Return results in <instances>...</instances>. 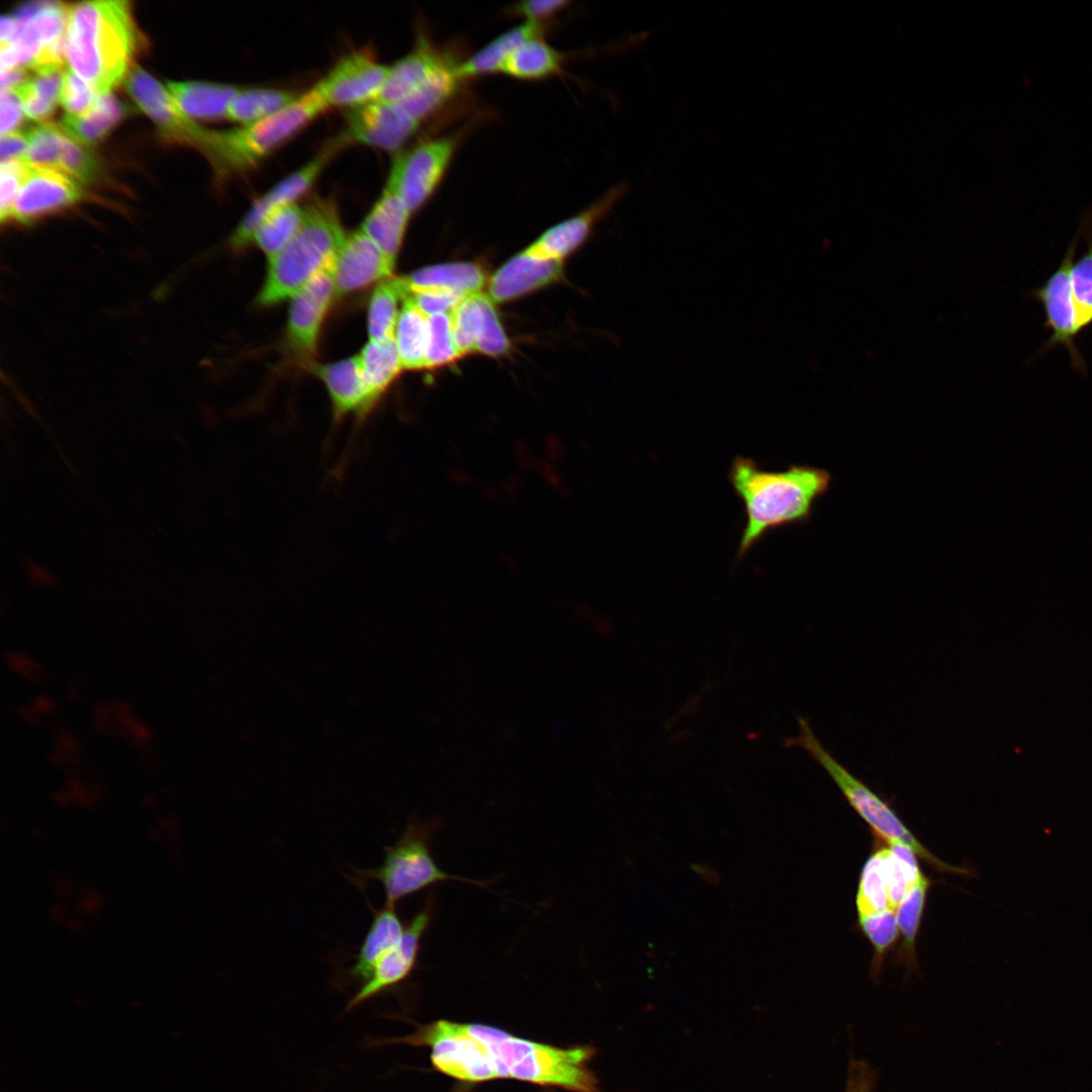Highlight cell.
<instances>
[{"label":"cell","mask_w":1092,"mask_h":1092,"mask_svg":"<svg viewBox=\"0 0 1092 1092\" xmlns=\"http://www.w3.org/2000/svg\"><path fill=\"white\" fill-rule=\"evenodd\" d=\"M388 72L389 66L367 52H353L340 59L314 88L328 108L352 109L378 99Z\"/></svg>","instance_id":"cell-12"},{"label":"cell","mask_w":1092,"mask_h":1092,"mask_svg":"<svg viewBox=\"0 0 1092 1092\" xmlns=\"http://www.w3.org/2000/svg\"><path fill=\"white\" fill-rule=\"evenodd\" d=\"M25 174L21 160L1 163L0 168V218L8 219L13 202L19 192Z\"/></svg>","instance_id":"cell-46"},{"label":"cell","mask_w":1092,"mask_h":1092,"mask_svg":"<svg viewBox=\"0 0 1092 1092\" xmlns=\"http://www.w3.org/2000/svg\"><path fill=\"white\" fill-rule=\"evenodd\" d=\"M856 909L859 916L879 913L890 908L888 884L879 851L864 863L861 871Z\"/></svg>","instance_id":"cell-36"},{"label":"cell","mask_w":1092,"mask_h":1092,"mask_svg":"<svg viewBox=\"0 0 1092 1092\" xmlns=\"http://www.w3.org/2000/svg\"><path fill=\"white\" fill-rule=\"evenodd\" d=\"M459 63L451 55L438 49L426 35L420 34L414 49L389 66L388 76L378 99L400 103L439 73Z\"/></svg>","instance_id":"cell-19"},{"label":"cell","mask_w":1092,"mask_h":1092,"mask_svg":"<svg viewBox=\"0 0 1092 1092\" xmlns=\"http://www.w3.org/2000/svg\"><path fill=\"white\" fill-rule=\"evenodd\" d=\"M59 170L74 179L88 182L97 175L95 158L66 133Z\"/></svg>","instance_id":"cell-44"},{"label":"cell","mask_w":1092,"mask_h":1092,"mask_svg":"<svg viewBox=\"0 0 1092 1092\" xmlns=\"http://www.w3.org/2000/svg\"><path fill=\"white\" fill-rule=\"evenodd\" d=\"M334 293V268H330L318 273L293 296L287 343L297 358L306 360L314 353L321 326Z\"/></svg>","instance_id":"cell-16"},{"label":"cell","mask_w":1092,"mask_h":1092,"mask_svg":"<svg viewBox=\"0 0 1092 1092\" xmlns=\"http://www.w3.org/2000/svg\"><path fill=\"white\" fill-rule=\"evenodd\" d=\"M304 213V207L296 203L284 205L267 215L252 239L270 258L280 252L297 234Z\"/></svg>","instance_id":"cell-34"},{"label":"cell","mask_w":1092,"mask_h":1092,"mask_svg":"<svg viewBox=\"0 0 1092 1092\" xmlns=\"http://www.w3.org/2000/svg\"><path fill=\"white\" fill-rule=\"evenodd\" d=\"M304 219L293 239L269 258L265 283L258 301L278 303L294 296L313 277L334 268L346 237L332 201L314 199L304 207Z\"/></svg>","instance_id":"cell-4"},{"label":"cell","mask_w":1092,"mask_h":1092,"mask_svg":"<svg viewBox=\"0 0 1092 1092\" xmlns=\"http://www.w3.org/2000/svg\"><path fill=\"white\" fill-rule=\"evenodd\" d=\"M0 112L1 135L13 132L24 113L20 99L14 92H1Z\"/></svg>","instance_id":"cell-49"},{"label":"cell","mask_w":1092,"mask_h":1092,"mask_svg":"<svg viewBox=\"0 0 1092 1092\" xmlns=\"http://www.w3.org/2000/svg\"><path fill=\"white\" fill-rule=\"evenodd\" d=\"M859 925L872 942L876 958L880 961L899 934L897 917L894 910L859 916Z\"/></svg>","instance_id":"cell-43"},{"label":"cell","mask_w":1092,"mask_h":1092,"mask_svg":"<svg viewBox=\"0 0 1092 1092\" xmlns=\"http://www.w3.org/2000/svg\"><path fill=\"white\" fill-rule=\"evenodd\" d=\"M429 345L426 368H438L460 357L453 337L450 312L428 316Z\"/></svg>","instance_id":"cell-41"},{"label":"cell","mask_w":1092,"mask_h":1092,"mask_svg":"<svg viewBox=\"0 0 1092 1092\" xmlns=\"http://www.w3.org/2000/svg\"><path fill=\"white\" fill-rule=\"evenodd\" d=\"M569 3L564 0H531L517 3L511 11L523 17L527 22L549 25L550 21L566 9Z\"/></svg>","instance_id":"cell-48"},{"label":"cell","mask_w":1092,"mask_h":1092,"mask_svg":"<svg viewBox=\"0 0 1092 1092\" xmlns=\"http://www.w3.org/2000/svg\"><path fill=\"white\" fill-rule=\"evenodd\" d=\"M411 213L401 199L385 186L360 230L395 262Z\"/></svg>","instance_id":"cell-25"},{"label":"cell","mask_w":1092,"mask_h":1092,"mask_svg":"<svg viewBox=\"0 0 1092 1092\" xmlns=\"http://www.w3.org/2000/svg\"><path fill=\"white\" fill-rule=\"evenodd\" d=\"M628 189L625 182L613 186L580 213L548 229L526 251L537 258L561 261L585 242Z\"/></svg>","instance_id":"cell-18"},{"label":"cell","mask_w":1092,"mask_h":1092,"mask_svg":"<svg viewBox=\"0 0 1092 1092\" xmlns=\"http://www.w3.org/2000/svg\"><path fill=\"white\" fill-rule=\"evenodd\" d=\"M480 302L482 320L475 352L494 357L507 354L511 345L493 306V301L489 296L480 293Z\"/></svg>","instance_id":"cell-42"},{"label":"cell","mask_w":1092,"mask_h":1092,"mask_svg":"<svg viewBox=\"0 0 1092 1092\" xmlns=\"http://www.w3.org/2000/svg\"><path fill=\"white\" fill-rule=\"evenodd\" d=\"M394 263L361 230L353 233L346 238L336 258V293L347 294L388 279Z\"/></svg>","instance_id":"cell-20"},{"label":"cell","mask_w":1092,"mask_h":1092,"mask_svg":"<svg viewBox=\"0 0 1092 1092\" xmlns=\"http://www.w3.org/2000/svg\"><path fill=\"white\" fill-rule=\"evenodd\" d=\"M138 42L127 1H83L69 8V69L98 95L109 93L122 80Z\"/></svg>","instance_id":"cell-2"},{"label":"cell","mask_w":1092,"mask_h":1092,"mask_svg":"<svg viewBox=\"0 0 1092 1092\" xmlns=\"http://www.w3.org/2000/svg\"><path fill=\"white\" fill-rule=\"evenodd\" d=\"M564 56L542 36L532 37L517 48L506 61L502 74L521 81H539L558 75Z\"/></svg>","instance_id":"cell-28"},{"label":"cell","mask_w":1092,"mask_h":1092,"mask_svg":"<svg viewBox=\"0 0 1092 1092\" xmlns=\"http://www.w3.org/2000/svg\"><path fill=\"white\" fill-rule=\"evenodd\" d=\"M300 94L274 88L239 89L225 118L248 125L263 120L293 103Z\"/></svg>","instance_id":"cell-31"},{"label":"cell","mask_w":1092,"mask_h":1092,"mask_svg":"<svg viewBox=\"0 0 1092 1092\" xmlns=\"http://www.w3.org/2000/svg\"><path fill=\"white\" fill-rule=\"evenodd\" d=\"M458 140L454 135L429 139L394 158L385 186L411 212L423 206L441 184Z\"/></svg>","instance_id":"cell-8"},{"label":"cell","mask_w":1092,"mask_h":1092,"mask_svg":"<svg viewBox=\"0 0 1092 1092\" xmlns=\"http://www.w3.org/2000/svg\"><path fill=\"white\" fill-rule=\"evenodd\" d=\"M728 480L746 516L737 550L741 557L768 531L808 521L814 504L830 489L832 475L811 465L767 470L754 459L737 455L730 464Z\"/></svg>","instance_id":"cell-1"},{"label":"cell","mask_w":1092,"mask_h":1092,"mask_svg":"<svg viewBox=\"0 0 1092 1092\" xmlns=\"http://www.w3.org/2000/svg\"><path fill=\"white\" fill-rule=\"evenodd\" d=\"M358 358L368 392L376 405L402 368L394 338L370 340Z\"/></svg>","instance_id":"cell-30"},{"label":"cell","mask_w":1092,"mask_h":1092,"mask_svg":"<svg viewBox=\"0 0 1092 1092\" xmlns=\"http://www.w3.org/2000/svg\"><path fill=\"white\" fill-rule=\"evenodd\" d=\"M399 299H404V295L398 278L385 279L376 286L368 308V334L371 341L394 338Z\"/></svg>","instance_id":"cell-35"},{"label":"cell","mask_w":1092,"mask_h":1092,"mask_svg":"<svg viewBox=\"0 0 1092 1092\" xmlns=\"http://www.w3.org/2000/svg\"><path fill=\"white\" fill-rule=\"evenodd\" d=\"M1087 226V249L1071 269L1072 295L1081 331L1092 324V225Z\"/></svg>","instance_id":"cell-39"},{"label":"cell","mask_w":1092,"mask_h":1092,"mask_svg":"<svg viewBox=\"0 0 1092 1092\" xmlns=\"http://www.w3.org/2000/svg\"><path fill=\"white\" fill-rule=\"evenodd\" d=\"M95 90L71 69L65 71L61 103L68 115H81L92 107L98 98Z\"/></svg>","instance_id":"cell-45"},{"label":"cell","mask_w":1092,"mask_h":1092,"mask_svg":"<svg viewBox=\"0 0 1092 1092\" xmlns=\"http://www.w3.org/2000/svg\"><path fill=\"white\" fill-rule=\"evenodd\" d=\"M394 341L403 368H426L429 345V318L408 298L403 299Z\"/></svg>","instance_id":"cell-29"},{"label":"cell","mask_w":1092,"mask_h":1092,"mask_svg":"<svg viewBox=\"0 0 1092 1092\" xmlns=\"http://www.w3.org/2000/svg\"><path fill=\"white\" fill-rule=\"evenodd\" d=\"M858 1072V1092H872L873 1087V1075L869 1067L860 1062H856Z\"/></svg>","instance_id":"cell-53"},{"label":"cell","mask_w":1092,"mask_h":1092,"mask_svg":"<svg viewBox=\"0 0 1092 1092\" xmlns=\"http://www.w3.org/2000/svg\"><path fill=\"white\" fill-rule=\"evenodd\" d=\"M486 1052L497 1078L560 1087L573 1092H599V1081L588 1068L595 1056L590 1045L558 1048L521 1038L494 1026L465 1023Z\"/></svg>","instance_id":"cell-3"},{"label":"cell","mask_w":1092,"mask_h":1092,"mask_svg":"<svg viewBox=\"0 0 1092 1092\" xmlns=\"http://www.w3.org/2000/svg\"><path fill=\"white\" fill-rule=\"evenodd\" d=\"M464 297L465 295L451 290L421 289L412 292L406 298L423 313L430 316L441 312H451Z\"/></svg>","instance_id":"cell-47"},{"label":"cell","mask_w":1092,"mask_h":1092,"mask_svg":"<svg viewBox=\"0 0 1092 1092\" xmlns=\"http://www.w3.org/2000/svg\"><path fill=\"white\" fill-rule=\"evenodd\" d=\"M435 829L436 823L412 820L395 843L384 847L382 863L372 870H355L351 881L356 885H364V882L370 880L380 882L385 894V904L390 905L447 880L485 887L483 882L452 876L438 867L430 848Z\"/></svg>","instance_id":"cell-7"},{"label":"cell","mask_w":1092,"mask_h":1092,"mask_svg":"<svg viewBox=\"0 0 1092 1092\" xmlns=\"http://www.w3.org/2000/svg\"><path fill=\"white\" fill-rule=\"evenodd\" d=\"M17 31L18 21L16 20V18L13 15L2 16L0 29L1 46L12 42L17 34Z\"/></svg>","instance_id":"cell-52"},{"label":"cell","mask_w":1092,"mask_h":1092,"mask_svg":"<svg viewBox=\"0 0 1092 1092\" xmlns=\"http://www.w3.org/2000/svg\"><path fill=\"white\" fill-rule=\"evenodd\" d=\"M347 143L345 135L342 134L305 165L260 196L232 235L230 244L233 249L237 251L245 248L267 215L284 205L295 203L297 198L309 190L332 156Z\"/></svg>","instance_id":"cell-13"},{"label":"cell","mask_w":1092,"mask_h":1092,"mask_svg":"<svg viewBox=\"0 0 1092 1092\" xmlns=\"http://www.w3.org/2000/svg\"><path fill=\"white\" fill-rule=\"evenodd\" d=\"M126 89L139 107L149 115L169 138L201 147L205 128L195 124L176 105L166 88L141 68L130 71Z\"/></svg>","instance_id":"cell-17"},{"label":"cell","mask_w":1092,"mask_h":1092,"mask_svg":"<svg viewBox=\"0 0 1092 1092\" xmlns=\"http://www.w3.org/2000/svg\"><path fill=\"white\" fill-rule=\"evenodd\" d=\"M799 732L784 738L785 747H801L829 775L849 805L870 825L876 834L890 843H903L938 871L969 874L965 869L949 866L928 851L887 802L853 776L822 744L808 719L797 717Z\"/></svg>","instance_id":"cell-6"},{"label":"cell","mask_w":1092,"mask_h":1092,"mask_svg":"<svg viewBox=\"0 0 1092 1092\" xmlns=\"http://www.w3.org/2000/svg\"><path fill=\"white\" fill-rule=\"evenodd\" d=\"M398 279L404 299L421 289H445L466 296L480 292L485 283V273L475 263L454 262L422 268Z\"/></svg>","instance_id":"cell-24"},{"label":"cell","mask_w":1092,"mask_h":1092,"mask_svg":"<svg viewBox=\"0 0 1092 1092\" xmlns=\"http://www.w3.org/2000/svg\"><path fill=\"white\" fill-rule=\"evenodd\" d=\"M326 109L313 86L263 120L233 129L209 130L203 152L220 173L250 171Z\"/></svg>","instance_id":"cell-5"},{"label":"cell","mask_w":1092,"mask_h":1092,"mask_svg":"<svg viewBox=\"0 0 1092 1092\" xmlns=\"http://www.w3.org/2000/svg\"><path fill=\"white\" fill-rule=\"evenodd\" d=\"M548 25L527 22L516 26L494 37L470 57L460 61L456 72L463 82L468 79L502 73L503 67L512 55L526 40L542 36Z\"/></svg>","instance_id":"cell-23"},{"label":"cell","mask_w":1092,"mask_h":1092,"mask_svg":"<svg viewBox=\"0 0 1092 1092\" xmlns=\"http://www.w3.org/2000/svg\"><path fill=\"white\" fill-rule=\"evenodd\" d=\"M403 929L395 905L384 903L380 910L373 909L370 927L348 976L364 983L378 961L399 941Z\"/></svg>","instance_id":"cell-26"},{"label":"cell","mask_w":1092,"mask_h":1092,"mask_svg":"<svg viewBox=\"0 0 1092 1092\" xmlns=\"http://www.w3.org/2000/svg\"><path fill=\"white\" fill-rule=\"evenodd\" d=\"M66 132L55 124L43 123L27 132L28 146L22 162L59 170Z\"/></svg>","instance_id":"cell-37"},{"label":"cell","mask_w":1092,"mask_h":1092,"mask_svg":"<svg viewBox=\"0 0 1092 1092\" xmlns=\"http://www.w3.org/2000/svg\"><path fill=\"white\" fill-rule=\"evenodd\" d=\"M166 89L179 109L188 117H225L238 88L207 82H169Z\"/></svg>","instance_id":"cell-27"},{"label":"cell","mask_w":1092,"mask_h":1092,"mask_svg":"<svg viewBox=\"0 0 1092 1092\" xmlns=\"http://www.w3.org/2000/svg\"><path fill=\"white\" fill-rule=\"evenodd\" d=\"M846 1092H858V1072L856 1062H851L850 1064Z\"/></svg>","instance_id":"cell-54"},{"label":"cell","mask_w":1092,"mask_h":1092,"mask_svg":"<svg viewBox=\"0 0 1092 1092\" xmlns=\"http://www.w3.org/2000/svg\"><path fill=\"white\" fill-rule=\"evenodd\" d=\"M420 125L398 103L376 99L349 110L344 135L348 142L396 151Z\"/></svg>","instance_id":"cell-15"},{"label":"cell","mask_w":1092,"mask_h":1092,"mask_svg":"<svg viewBox=\"0 0 1092 1092\" xmlns=\"http://www.w3.org/2000/svg\"><path fill=\"white\" fill-rule=\"evenodd\" d=\"M325 382L332 399L335 420L354 415L365 419L375 407L368 392L358 357L321 365L312 369Z\"/></svg>","instance_id":"cell-22"},{"label":"cell","mask_w":1092,"mask_h":1092,"mask_svg":"<svg viewBox=\"0 0 1092 1092\" xmlns=\"http://www.w3.org/2000/svg\"><path fill=\"white\" fill-rule=\"evenodd\" d=\"M24 163V162H23ZM83 195L76 179L53 168L25 163V174L7 220L28 223L74 204Z\"/></svg>","instance_id":"cell-14"},{"label":"cell","mask_w":1092,"mask_h":1092,"mask_svg":"<svg viewBox=\"0 0 1092 1092\" xmlns=\"http://www.w3.org/2000/svg\"><path fill=\"white\" fill-rule=\"evenodd\" d=\"M480 293L465 296L450 312L454 342L460 357L475 352L482 320Z\"/></svg>","instance_id":"cell-38"},{"label":"cell","mask_w":1092,"mask_h":1092,"mask_svg":"<svg viewBox=\"0 0 1092 1092\" xmlns=\"http://www.w3.org/2000/svg\"><path fill=\"white\" fill-rule=\"evenodd\" d=\"M1077 246L1078 236L1069 245L1059 267L1032 292V296L1042 304L1046 316L1045 327L1052 331V336L1042 350L1057 344L1065 346L1074 368L1084 372L1085 361L1075 344L1081 329L1071 288V269Z\"/></svg>","instance_id":"cell-11"},{"label":"cell","mask_w":1092,"mask_h":1092,"mask_svg":"<svg viewBox=\"0 0 1092 1092\" xmlns=\"http://www.w3.org/2000/svg\"><path fill=\"white\" fill-rule=\"evenodd\" d=\"M124 108L110 93L99 95L90 109L81 115H66L63 130L76 142L92 143L101 139L122 115Z\"/></svg>","instance_id":"cell-32"},{"label":"cell","mask_w":1092,"mask_h":1092,"mask_svg":"<svg viewBox=\"0 0 1092 1092\" xmlns=\"http://www.w3.org/2000/svg\"><path fill=\"white\" fill-rule=\"evenodd\" d=\"M66 70H47L17 87L14 92L20 99L24 114L34 120H47L61 101Z\"/></svg>","instance_id":"cell-33"},{"label":"cell","mask_w":1092,"mask_h":1092,"mask_svg":"<svg viewBox=\"0 0 1092 1092\" xmlns=\"http://www.w3.org/2000/svg\"><path fill=\"white\" fill-rule=\"evenodd\" d=\"M929 887L928 880L922 876L905 895L897 908V924L903 937V949L913 959L915 939L920 925L925 897Z\"/></svg>","instance_id":"cell-40"},{"label":"cell","mask_w":1092,"mask_h":1092,"mask_svg":"<svg viewBox=\"0 0 1092 1092\" xmlns=\"http://www.w3.org/2000/svg\"><path fill=\"white\" fill-rule=\"evenodd\" d=\"M561 261L546 260L526 250L504 264L489 280L492 301L504 302L557 281L562 276Z\"/></svg>","instance_id":"cell-21"},{"label":"cell","mask_w":1092,"mask_h":1092,"mask_svg":"<svg viewBox=\"0 0 1092 1092\" xmlns=\"http://www.w3.org/2000/svg\"><path fill=\"white\" fill-rule=\"evenodd\" d=\"M26 73L23 68H16L9 71L1 72V92L14 91L17 87L27 81Z\"/></svg>","instance_id":"cell-51"},{"label":"cell","mask_w":1092,"mask_h":1092,"mask_svg":"<svg viewBox=\"0 0 1092 1092\" xmlns=\"http://www.w3.org/2000/svg\"><path fill=\"white\" fill-rule=\"evenodd\" d=\"M435 902L428 896L424 907L404 926L399 941L375 965L369 978L347 1002L350 1012L406 980L413 973L421 950L422 939L433 919Z\"/></svg>","instance_id":"cell-10"},{"label":"cell","mask_w":1092,"mask_h":1092,"mask_svg":"<svg viewBox=\"0 0 1092 1092\" xmlns=\"http://www.w3.org/2000/svg\"><path fill=\"white\" fill-rule=\"evenodd\" d=\"M13 16L18 21L14 40L3 48L4 58L14 68L32 67L56 48L67 44L69 8L56 1L24 4Z\"/></svg>","instance_id":"cell-9"},{"label":"cell","mask_w":1092,"mask_h":1092,"mask_svg":"<svg viewBox=\"0 0 1092 1092\" xmlns=\"http://www.w3.org/2000/svg\"><path fill=\"white\" fill-rule=\"evenodd\" d=\"M28 146L27 133L13 131L1 135V163L22 160Z\"/></svg>","instance_id":"cell-50"}]
</instances>
